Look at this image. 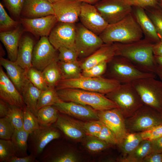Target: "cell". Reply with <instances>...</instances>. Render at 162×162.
<instances>
[{"instance_id": "obj_10", "label": "cell", "mask_w": 162, "mask_h": 162, "mask_svg": "<svg viewBox=\"0 0 162 162\" xmlns=\"http://www.w3.org/2000/svg\"><path fill=\"white\" fill-rule=\"evenodd\" d=\"M94 5L109 24L120 21L133 11L123 0H100Z\"/></svg>"}, {"instance_id": "obj_47", "label": "cell", "mask_w": 162, "mask_h": 162, "mask_svg": "<svg viewBox=\"0 0 162 162\" xmlns=\"http://www.w3.org/2000/svg\"><path fill=\"white\" fill-rule=\"evenodd\" d=\"M95 137L111 146L118 145V141L114 134L104 124L101 130Z\"/></svg>"}, {"instance_id": "obj_28", "label": "cell", "mask_w": 162, "mask_h": 162, "mask_svg": "<svg viewBox=\"0 0 162 162\" xmlns=\"http://www.w3.org/2000/svg\"><path fill=\"white\" fill-rule=\"evenodd\" d=\"M151 141L143 140L131 152L118 160L122 162H143L151 152Z\"/></svg>"}, {"instance_id": "obj_42", "label": "cell", "mask_w": 162, "mask_h": 162, "mask_svg": "<svg viewBox=\"0 0 162 162\" xmlns=\"http://www.w3.org/2000/svg\"><path fill=\"white\" fill-rule=\"evenodd\" d=\"M87 136L88 137L85 145L88 150L91 152H100L108 148L111 146L95 136Z\"/></svg>"}, {"instance_id": "obj_29", "label": "cell", "mask_w": 162, "mask_h": 162, "mask_svg": "<svg viewBox=\"0 0 162 162\" xmlns=\"http://www.w3.org/2000/svg\"><path fill=\"white\" fill-rule=\"evenodd\" d=\"M29 134L24 130H19L15 129L10 140L17 157H22L28 155V140Z\"/></svg>"}, {"instance_id": "obj_4", "label": "cell", "mask_w": 162, "mask_h": 162, "mask_svg": "<svg viewBox=\"0 0 162 162\" xmlns=\"http://www.w3.org/2000/svg\"><path fill=\"white\" fill-rule=\"evenodd\" d=\"M106 72V77L116 80L121 84L132 83L145 77H156L157 75L140 70L126 58L118 56H115L107 63Z\"/></svg>"}, {"instance_id": "obj_17", "label": "cell", "mask_w": 162, "mask_h": 162, "mask_svg": "<svg viewBox=\"0 0 162 162\" xmlns=\"http://www.w3.org/2000/svg\"><path fill=\"white\" fill-rule=\"evenodd\" d=\"M20 23L25 29L36 37H48L58 22L54 15L34 18H20Z\"/></svg>"}, {"instance_id": "obj_9", "label": "cell", "mask_w": 162, "mask_h": 162, "mask_svg": "<svg viewBox=\"0 0 162 162\" xmlns=\"http://www.w3.org/2000/svg\"><path fill=\"white\" fill-rule=\"evenodd\" d=\"M61 132L54 124L46 126L40 125L38 129L29 134L28 146L30 154L37 159L50 143L61 137Z\"/></svg>"}, {"instance_id": "obj_56", "label": "cell", "mask_w": 162, "mask_h": 162, "mask_svg": "<svg viewBox=\"0 0 162 162\" xmlns=\"http://www.w3.org/2000/svg\"><path fill=\"white\" fill-rule=\"evenodd\" d=\"M156 64L158 68L162 69V56H154Z\"/></svg>"}, {"instance_id": "obj_8", "label": "cell", "mask_w": 162, "mask_h": 162, "mask_svg": "<svg viewBox=\"0 0 162 162\" xmlns=\"http://www.w3.org/2000/svg\"><path fill=\"white\" fill-rule=\"evenodd\" d=\"M154 109L144 104L131 116L125 119L127 133L140 132L162 124V116Z\"/></svg>"}, {"instance_id": "obj_45", "label": "cell", "mask_w": 162, "mask_h": 162, "mask_svg": "<svg viewBox=\"0 0 162 162\" xmlns=\"http://www.w3.org/2000/svg\"><path fill=\"white\" fill-rule=\"evenodd\" d=\"M107 62H104L95 65L91 68L82 70V75L89 77L101 76L104 74L107 68Z\"/></svg>"}, {"instance_id": "obj_41", "label": "cell", "mask_w": 162, "mask_h": 162, "mask_svg": "<svg viewBox=\"0 0 162 162\" xmlns=\"http://www.w3.org/2000/svg\"><path fill=\"white\" fill-rule=\"evenodd\" d=\"M15 130L14 127L7 117L0 118V139L10 140Z\"/></svg>"}, {"instance_id": "obj_43", "label": "cell", "mask_w": 162, "mask_h": 162, "mask_svg": "<svg viewBox=\"0 0 162 162\" xmlns=\"http://www.w3.org/2000/svg\"><path fill=\"white\" fill-rule=\"evenodd\" d=\"M86 136H96L101 130L104 124L99 120L82 122Z\"/></svg>"}, {"instance_id": "obj_44", "label": "cell", "mask_w": 162, "mask_h": 162, "mask_svg": "<svg viewBox=\"0 0 162 162\" xmlns=\"http://www.w3.org/2000/svg\"><path fill=\"white\" fill-rule=\"evenodd\" d=\"M58 50L59 51L58 59L61 62H70L77 61L78 53L75 49L65 47H61Z\"/></svg>"}, {"instance_id": "obj_55", "label": "cell", "mask_w": 162, "mask_h": 162, "mask_svg": "<svg viewBox=\"0 0 162 162\" xmlns=\"http://www.w3.org/2000/svg\"><path fill=\"white\" fill-rule=\"evenodd\" d=\"M152 50L154 56H162V40L154 44Z\"/></svg>"}, {"instance_id": "obj_6", "label": "cell", "mask_w": 162, "mask_h": 162, "mask_svg": "<svg viewBox=\"0 0 162 162\" xmlns=\"http://www.w3.org/2000/svg\"><path fill=\"white\" fill-rule=\"evenodd\" d=\"M105 95L118 105L124 119L132 116L144 104L132 83L121 84Z\"/></svg>"}, {"instance_id": "obj_23", "label": "cell", "mask_w": 162, "mask_h": 162, "mask_svg": "<svg viewBox=\"0 0 162 162\" xmlns=\"http://www.w3.org/2000/svg\"><path fill=\"white\" fill-rule=\"evenodd\" d=\"M24 31L19 25L15 29L8 31L0 32V40L7 51L9 60L15 62L19 42Z\"/></svg>"}, {"instance_id": "obj_58", "label": "cell", "mask_w": 162, "mask_h": 162, "mask_svg": "<svg viewBox=\"0 0 162 162\" xmlns=\"http://www.w3.org/2000/svg\"><path fill=\"white\" fill-rule=\"evenodd\" d=\"M156 74L159 76L160 80L162 81V69L157 68Z\"/></svg>"}, {"instance_id": "obj_51", "label": "cell", "mask_w": 162, "mask_h": 162, "mask_svg": "<svg viewBox=\"0 0 162 162\" xmlns=\"http://www.w3.org/2000/svg\"><path fill=\"white\" fill-rule=\"evenodd\" d=\"M8 162H39L37 158L33 155L30 154L28 156L18 157L13 156L9 160Z\"/></svg>"}, {"instance_id": "obj_48", "label": "cell", "mask_w": 162, "mask_h": 162, "mask_svg": "<svg viewBox=\"0 0 162 162\" xmlns=\"http://www.w3.org/2000/svg\"><path fill=\"white\" fill-rule=\"evenodd\" d=\"M142 140L151 141L162 136V124L140 132Z\"/></svg>"}, {"instance_id": "obj_61", "label": "cell", "mask_w": 162, "mask_h": 162, "mask_svg": "<svg viewBox=\"0 0 162 162\" xmlns=\"http://www.w3.org/2000/svg\"><path fill=\"white\" fill-rule=\"evenodd\" d=\"M160 1H161V3H162V0H160Z\"/></svg>"}, {"instance_id": "obj_14", "label": "cell", "mask_w": 162, "mask_h": 162, "mask_svg": "<svg viewBox=\"0 0 162 162\" xmlns=\"http://www.w3.org/2000/svg\"><path fill=\"white\" fill-rule=\"evenodd\" d=\"M52 106L61 113L82 120H99L98 111L89 106L60 99Z\"/></svg>"}, {"instance_id": "obj_18", "label": "cell", "mask_w": 162, "mask_h": 162, "mask_svg": "<svg viewBox=\"0 0 162 162\" xmlns=\"http://www.w3.org/2000/svg\"><path fill=\"white\" fill-rule=\"evenodd\" d=\"M82 2L77 0H61L52 4L58 22L75 23L79 19Z\"/></svg>"}, {"instance_id": "obj_5", "label": "cell", "mask_w": 162, "mask_h": 162, "mask_svg": "<svg viewBox=\"0 0 162 162\" xmlns=\"http://www.w3.org/2000/svg\"><path fill=\"white\" fill-rule=\"evenodd\" d=\"M121 85L117 81L106 77L82 76L74 79H62L56 85L55 88L56 90L77 88L105 94L116 89Z\"/></svg>"}, {"instance_id": "obj_20", "label": "cell", "mask_w": 162, "mask_h": 162, "mask_svg": "<svg viewBox=\"0 0 162 162\" xmlns=\"http://www.w3.org/2000/svg\"><path fill=\"white\" fill-rule=\"evenodd\" d=\"M54 124L66 136L71 139L80 140L86 136L82 122L75 120L67 115L59 112Z\"/></svg>"}, {"instance_id": "obj_37", "label": "cell", "mask_w": 162, "mask_h": 162, "mask_svg": "<svg viewBox=\"0 0 162 162\" xmlns=\"http://www.w3.org/2000/svg\"><path fill=\"white\" fill-rule=\"evenodd\" d=\"M7 117L14 127L17 130H23V112L22 109L10 105Z\"/></svg>"}, {"instance_id": "obj_22", "label": "cell", "mask_w": 162, "mask_h": 162, "mask_svg": "<svg viewBox=\"0 0 162 162\" xmlns=\"http://www.w3.org/2000/svg\"><path fill=\"white\" fill-rule=\"evenodd\" d=\"M116 46L115 43L104 44L81 63L82 70L89 69L103 62L108 63L116 56Z\"/></svg>"}, {"instance_id": "obj_13", "label": "cell", "mask_w": 162, "mask_h": 162, "mask_svg": "<svg viewBox=\"0 0 162 162\" xmlns=\"http://www.w3.org/2000/svg\"><path fill=\"white\" fill-rule=\"evenodd\" d=\"M56 50L50 42L48 37L40 38L34 47L32 67L42 71L53 61L58 60Z\"/></svg>"}, {"instance_id": "obj_32", "label": "cell", "mask_w": 162, "mask_h": 162, "mask_svg": "<svg viewBox=\"0 0 162 162\" xmlns=\"http://www.w3.org/2000/svg\"><path fill=\"white\" fill-rule=\"evenodd\" d=\"M58 60L53 61L43 70L42 73L48 86L55 88L57 83L62 79Z\"/></svg>"}, {"instance_id": "obj_24", "label": "cell", "mask_w": 162, "mask_h": 162, "mask_svg": "<svg viewBox=\"0 0 162 162\" xmlns=\"http://www.w3.org/2000/svg\"><path fill=\"white\" fill-rule=\"evenodd\" d=\"M132 13L141 28L145 38L155 44L160 40L155 27L144 8L135 7Z\"/></svg>"}, {"instance_id": "obj_40", "label": "cell", "mask_w": 162, "mask_h": 162, "mask_svg": "<svg viewBox=\"0 0 162 162\" xmlns=\"http://www.w3.org/2000/svg\"><path fill=\"white\" fill-rule=\"evenodd\" d=\"M146 11L152 21L160 40H162V10L146 8Z\"/></svg>"}, {"instance_id": "obj_21", "label": "cell", "mask_w": 162, "mask_h": 162, "mask_svg": "<svg viewBox=\"0 0 162 162\" xmlns=\"http://www.w3.org/2000/svg\"><path fill=\"white\" fill-rule=\"evenodd\" d=\"M52 4L47 0H24L21 15L34 18L54 15Z\"/></svg>"}, {"instance_id": "obj_35", "label": "cell", "mask_w": 162, "mask_h": 162, "mask_svg": "<svg viewBox=\"0 0 162 162\" xmlns=\"http://www.w3.org/2000/svg\"><path fill=\"white\" fill-rule=\"evenodd\" d=\"M25 71L27 78L36 87L42 91L45 90L48 88L42 71L33 67Z\"/></svg>"}, {"instance_id": "obj_1", "label": "cell", "mask_w": 162, "mask_h": 162, "mask_svg": "<svg viewBox=\"0 0 162 162\" xmlns=\"http://www.w3.org/2000/svg\"><path fill=\"white\" fill-rule=\"evenodd\" d=\"M115 43L116 56L126 58L144 72L156 74L158 67L152 50L154 43L145 38L128 44Z\"/></svg>"}, {"instance_id": "obj_27", "label": "cell", "mask_w": 162, "mask_h": 162, "mask_svg": "<svg viewBox=\"0 0 162 162\" xmlns=\"http://www.w3.org/2000/svg\"><path fill=\"white\" fill-rule=\"evenodd\" d=\"M41 92L27 78L21 93L26 106L36 116L37 103Z\"/></svg>"}, {"instance_id": "obj_38", "label": "cell", "mask_w": 162, "mask_h": 162, "mask_svg": "<svg viewBox=\"0 0 162 162\" xmlns=\"http://www.w3.org/2000/svg\"><path fill=\"white\" fill-rule=\"evenodd\" d=\"M19 22L11 18L8 14L3 5L0 2V31H10L17 28Z\"/></svg>"}, {"instance_id": "obj_60", "label": "cell", "mask_w": 162, "mask_h": 162, "mask_svg": "<svg viewBox=\"0 0 162 162\" xmlns=\"http://www.w3.org/2000/svg\"><path fill=\"white\" fill-rule=\"evenodd\" d=\"M161 8L162 10V3L161 4Z\"/></svg>"}, {"instance_id": "obj_59", "label": "cell", "mask_w": 162, "mask_h": 162, "mask_svg": "<svg viewBox=\"0 0 162 162\" xmlns=\"http://www.w3.org/2000/svg\"><path fill=\"white\" fill-rule=\"evenodd\" d=\"M48 0L50 2L51 4H53L61 0Z\"/></svg>"}, {"instance_id": "obj_19", "label": "cell", "mask_w": 162, "mask_h": 162, "mask_svg": "<svg viewBox=\"0 0 162 162\" xmlns=\"http://www.w3.org/2000/svg\"><path fill=\"white\" fill-rule=\"evenodd\" d=\"M0 98L10 105L23 108L26 106L22 96L2 68H0Z\"/></svg>"}, {"instance_id": "obj_50", "label": "cell", "mask_w": 162, "mask_h": 162, "mask_svg": "<svg viewBox=\"0 0 162 162\" xmlns=\"http://www.w3.org/2000/svg\"><path fill=\"white\" fill-rule=\"evenodd\" d=\"M76 155L69 151L56 160L55 162H75L78 161Z\"/></svg>"}, {"instance_id": "obj_12", "label": "cell", "mask_w": 162, "mask_h": 162, "mask_svg": "<svg viewBox=\"0 0 162 162\" xmlns=\"http://www.w3.org/2000/svg\"><path fill=\"white\" fill-rule=\"evenodd\" d=\"M76 28L74 23L57 22L48 38L56 49L65 47L75 49Z\"/></svg>"}, {"instance_id": "obj_57", "label": "cell", "mask_w": 162, "mask_h": 162, "mask_svg": "<svg viewBox=\"0 0 162 162\" xmlns=\"http://www.w3.org/2000/svg\"><path fill=\"white\" fill-rule=\"evenodd\" d=\"M82 2H85L94 5L100 0H77Z\"/></svg>"}, {"instance_id": "obj_33", "label": "cell", "mask_w": 162, "mask_h": 162, "mask_svg": "<svg viewBox=\"0 0 162 162\" xmlns=\"http://www.w3.org/2000/svg\"><path fill=\"white\" fill-rule=\"evenodd\" d=\"M142 140L140 132L127 133L122 143L119 145L124 155L123 157L133 151Z\"/></svg>"}, {"instance_id": "obj_25", "label": "cell", "mask_w": 162, "mask_h": 162, "mask_svg": "<svg viewBox=\"0 0 162 162\" xmlns=\"http://www.w3.org/2000/svg\"><path fill=\"white\" fill-rule=\"evenodd\" d=\"M34 44V40L30 36H22L15 62L25 70L32 67V59Z\"/></svg>"}, {"instance_id": "obj_34", "label": "cell", "mask_w": 162, "mask_h": 162, "mask_svg": "<svg viewBox=\"0 0 162 162\" xmlns=\"http://www.w3.org/2000/svg\"><path fill=\"white\" fill-rule=\"evenodd\" d=\"M60 100L55 88L49 87L42 91L38 101L37 110L38 111L43 107L53 106Z\"/></svg>"}, {"instance_id": "obj_31", "label": "cell", "mask_w": 162, "mask_h": 162, "mask_svg": "<svg viewBox=\"0 0 162 162\" xmlns=\"http://www.w3.org/2000/svg\"><path fill=\"white\" fill-rule=\"evenodd\" d=\"M59 112L52 106L41 108L38 111L37 115L40 125L46 126L54 124L58 119Z\"/></svg>"}, {"instance_id": "obj_15", "label": "cell", "mask_w": 162, "mask_h": 162, "mask_svg": "<svg viewBox=\"0 0 162 162\" xmlns=\"http://www.w3.org/2000/svg\"><path fill=\"white\" fill-rule=\"evenodd\" d=\"M79 19L84 27L99 36L109 25L94 5L85 2H82Z\"/></svg>"}, {"instance_id": "obj_2", "label": "cell", "mask_w": 162, "mask_h": 162, "mask_svg": "<svg viewBox=\"0 0 162 162\" xmlns=\"http://www.w3.org/2000/svg\"><path fill=\"white\" fill-rule=\"evenodd\" d=\"M143 35L132 12L120 21L109 24L99 36L104 44H128L142 39Z\"/></svg>"}, {"instance_id": "obj_36", "label": "cell", "mask_w": 162, "mask_h": 162, "mask_svg": "<svg viewBox=\"0 0 162 162\" xmlns=\"http://www.w3.org/2000/svg\"><path fill=\"white\" fill-rule=\"evenodd\" d=\"M22 110L23 130L30 134L38 129L40 125L37 116L26 106Z\"/></svg>"}, {"instance_id": "obj_54", "label": "cell", "mask_w": 162, "mask_h": 162, "mask_svg": "<svg viewBox=\"0 0 162 162\" xmlns=\"http://www.w3.org/2000/svg\"><path fill=\"white\" fill-rule=\"evenodd\" d=\"M10 105L2 99H0V117H6L8 112Z\"/></svg>"}, {"instance_id": "obj_46", "label": "cell", "mask_w": 162, "mask_h": 162, "mask_svg": "<svg viewBox=\"0 0 162 162\" xmlns=\"http://www.w3.org/2000/svg\"><path fill=\"white\" fill-rule=\"evenodd\" d=\"M9 12L14 17L20 18L24 0H2Z\"/></svg>"}, {"instance_id": "obj_30", "label": "cell", "mask_w": 162, "mask_h": 162, "mask_svg": "<svg viewBox=\"0 0 162 162\" xmlns=\"http://www.w3.org/2000/svg\"><path fill=\"white\" fill-rule=\"evenodd\" d=\"M62 79H74L79 78L82 75V70L81 63L77 60L75 62H58Z\"/></svg>"}, {"instance_id": "obj_3", "label": "cell", "mask_w": 162, "mask_h": 162, "mask_svg": "<svg viewBox=\"0 0 162 162\" xmlns=\"http://www.w3.org/2000/svg\"><path fill=\"white\" fill-rule=\"evenodd\" d=\"M62 100L89 106L97 111L118 108V105L105 94L81 89L65 88L56 90Z\"/></svg>"}, {"instance_id": "obj_7", "label": "cell", "mask_w": 162, "mask_h": 162, "mask_svg": "<svg viewBox=\"0 0 162 162\" xmlns=\"http://www.w3.org/2000/svg\"><path fill=\"white\" fill-rule=\"evenodd\" d=\"M144 104L162 112V81L153 77L136 80L132 83Z\"/></svg>"}, {"instance_id": "obj_53", "label": "cell", "mask_w": 162, "mask_h": 162, "mask_svg": "<svg viewBox=\"0 0 162 162\" xmlns=\"http://www.w3.org/2000/svg\"><path fill=\"white\" fill-rule=\"evenodd\" d=\"M143 162H162V153L151 152L146 157Z\"/></svg>"}, {"instance_id": "obj_26", "label": "cell", "mask_w": 162, "mask_h": 162, "mask_svg": "<svg viewBox=\"0 0 162 162\" xmlns=\"http://www.w3.org/2000/svg\"><path fill=\"white\" fill-rule=\"evenodd\" d=\"M0 64L4 68L8 76L21 94L27 79L25 70L15 62L2 57H0Z\"/></svg>"}, {"instance_id": "obj_52", "label": "cell", "mask_w": 162, "mask_h": 162, "mask_svg": "<svg viewBox=\"0 0 162 162\" xmlns=\"http://www.w3.org/2000/svg\"><path fill=\"white\" fill-rule=\"evenodd\" d=\"M151 152L162 153V136L151 141Z\"/></svg>"}, {"instance_id": "obj_39", "label": "cell", "mask_w": 162, "mask_h": 162, "mask_svg": "<svg viewBox=\"0 0 162 162\" xmlns=\"http://www.w3.org/2000/svg\"><path fill=\"white\" fill-rule=\"evenodd\" d=\"M16 156L13 144L11 140H0V162H8Z\"/></svg>"}, {"instance_id": "obj_16", "label": "cell", "mask_w": 162, "mask_h": 162, "mask_svg": "<svg viewBox=\"0 0 162 162\" xmlns=\"http://www.w3.org/2000/svg\"><path fill=\"white\" fill-rule=\"evenodd\" d=\"M99 118L113 133L120 145L127 134L125 119L118 108L98 111Z\"/></svg>"}, {"instance_id": "obj_49", "label": "cell", "mask_w": 162, "mask_h": 162, "mask_svg": "<svg viewBox=\"0 0 162 162\" xmlns=\"http://www.w3.org/2000/svg\"><path fill=\"white\" fill-rule=\"evenodd\" d=\"M128 4L132 7L143 8L155 7L157 3L156 0H123Z\"/></svg>"}, {"instance_id": "obj_11", "label": "cell", "mask_w": 162, "mask_h": 162, "mask_svg": "<svg viewBox=\"0 0 162 162\" xmlns=\"http://www.w3.org/2000/svg\"><path fill=\"white\" fill-rule=\"evenodd\" d=\"M76 28L75 47L78 56L87 58L104 44L99 36L82 24L78 25Z\"/></svg>"}]
</instances>
